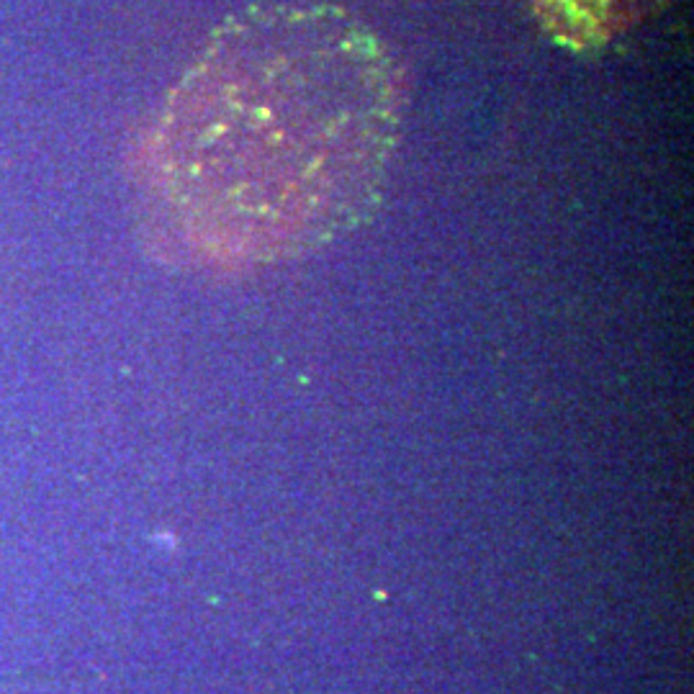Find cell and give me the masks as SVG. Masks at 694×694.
Instances as JSON below:
<instances>
[{
	"mask_svg": "<svg viewBox=\"0 0 694 694\" xmlns=\"http://www.w3.org/2000/svg\"><path fill=\"white\" fill-rule=\"evenodd\" d=\"M404 106L394 51L337 6L227 18L142 144L150 239L175 263L229 273L332 245L381 201Z\"/></svg>",
	"mask_w": 694,
	"mask_h": 694,
	"instance_id": "6da1fadb",
	"label": "cell"
},
{
	"mask_svg": "<svg viewBox=\"0 0 694 694\" xmlns=\"http://www.w3.org/2000/svg\"><path fill=\"white\" fill-rule=\"evenodd\" d=\"M671 0H533V8L556 42L589 49L612 42Z\"/></svg>",
	"mask_w": 694,
	"mask_h": 694,
	"instance_id": "7a4b0ae2",
	"label": "cell"
}]
</instances>
